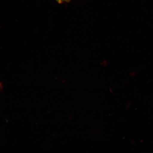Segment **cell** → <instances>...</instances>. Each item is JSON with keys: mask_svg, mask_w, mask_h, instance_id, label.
<instances>
[{"mask_svg": "<svg viewBox=\"0 0 153 153\" xmlns=\"http://www.w3.org/2000/svg\"><path fill=\"white\" fill-rule=\"evenodd\" d=\"M56 1L59 4H62L64 2H68L70 0H56Z\"/></svg>", "mask_w": 153, "mask_h": 153, "instance_id": "cell-1", "label": "cell"}, {"mask_svg": "<svg viewBox=\"0 0 153 153\" xmlns=\"http://www.w3.org/2000/svg\"><path fill=\"white\" fill-rule=\"evenodd\" d=\"M131 104H130V103H129V104H128L127 105V106L126 107V108H129V107H130V106H131Z\"/></svg>", "mask_w": 153, "mask_h": 153, "instance_id": "cell-2", "label": "cell"}, {"mask_svg": "<svg viewBox=\"0 0 153 153\" xmlns=\"http://www.w3.org/2000/svg\"><path fill=\"white\" fill-rule=\"evenodd\" d=\"M110 92H112V89H111V88L110 89Z\"/></svg>", "mask_w": 153, "mask_h": 153, "instance_id": "cell-3", "label": "cell"}]
</instances>
